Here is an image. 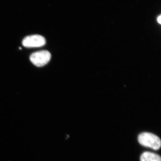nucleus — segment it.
Here are the masks:
<instances>
[{
	"mask_svg": "<svg viewBox=\"0 0 161 161\" xmlns=\"http://www.w3.org/2000/svg\"><path fill=\"white\" fill-rule=\"evenodd\" d=\"M141 161H161L160 156L158 154L150 152H144L140 158Z\"/></svg>",
	"mask_w": 161,
	"mask_h": 161,
	"instance_id": "nucleus-4",
	"label": "nucleus"
},
{
	"mask_svg": "<svg viewBox=\"0 0 161 161\" xmlns=\"http://www.w3.org/2000/svg\"><path fill=\"white\" fill-rule=\"evenodd\" d=\"M46 43L45 38L38 35L27 36L23 39L22 42L23 46L29 48L41 47L44 46Z\"/></svg>",
	"mask_w": 161,
	"mask_h": 161,
	"instance_id": "nucleus-3",
	"label": "nucleus"
},
{
	"mask_svg": "<svg viewBox=\"0 0 161 161\" xmlns=\"http://www.w3.org/2000/svg\"><path fill=\"white\" fill-rule=\"evenodd\" d=\"M157 22H158L159 24H161V15L159 16L157 18Z\"/></svg>",
	"mask_w": 161,
	"mask_h": 161,
	"instance_id": "nucleus-5",
	"label": "nucleus"
},
{
	"mask_svg": "<svg viewBox=\"0 0 161 161\" xmlns=\"http://www.w3.org/2000/svg\"><path fill=\"white\" fill-rule=\"evenodd\" d=\"M51 55L49 52L42 50L36 52L31 55L30 59L32 63L37 67L44 66L49 62Z\"/></svg>",
	"mask_w": 161,
	"mask_h": 161,
	"instance_id": "nucleus-2",
	"label": "nucleus"
},
{
	"mask_svg": "<svg viewBox=\"0 0 161 161\" xmlns=\"http://www.w3.org/2000/svg\"><path fill=\"white\" fill-rule=\"evenodd\" d=\"M139 143L143 147H149L154 150H158L161 147L160 139L155 134L150 132H142L139 135Z\"/></svg>",
	"mask_w": 161,
	"mask_h": 161,
	"instance_id": "nucleus-1",
	"label": "nucleus"
}]
</instances>
